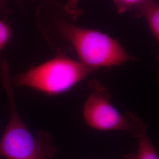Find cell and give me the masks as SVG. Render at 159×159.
<instances>
[{"instance_id":"1","label":"cell","mask_w":159,"mask_h":159,"mask_svg":"<svg viewBox=\"0 0 159 159\" xmlns=\"http://www.w3.org/2000/svg\"><path fill=\"white\" fill-rule=\"evenodd\" d=\"M0 75L10 107L8 123L0 139V158L7 159H49L54 157L57 148L50 134L40 131L33 135L24 125L18 113L8 64H0Z\"/></svg>"},{"instance_id":"2","label":"cell","mask_w":159,"mask_h":159,"mask_svg":"<svg viewBox=\"0 0 159 159\" xmlns=\"http://www.w3.org/2000/svg\"><path fill=\"white\" fill-rule=\"evenodd\" d=\"M58 29L73 47L80 62L95 70L100 67L117 66L134 60L120 44L107 34L60 22Z\"/></svg>"},{"instance_id":"3","label":"cell","mask_w":159,"mask_h":159,"mask_svg":"<svg viewBox=\"0 0 159 159\" xmlns=\"http://www.w3.org/2000/svg\"><path fill=\"white\" fill-rule=\"evenodd\" d=\"M95 71L80 62L58 55L30 68L12 80L16 87H27L48 96L63 94Z\"/></svg>"},{"instance_id":"4","label":"cell","mask_w":159,"mask_h":159,"mask_svg":"<svg viewBox=\"0 0 159 159\" xmlns=\"http://www.w3.org/2000/svg\"><path fill=\"white\" fill-rule=\"evenodd\" d=\"M91 93L83 107V117L86 124L98 130L127 131L138 137L144 126L133 114L123 116L110 102L108 90L98 81L89 83Z\"/></svg>"},{"instance_id":"5","label":"cell","mask_w":159,"mask_h":159,"mask_svg":"<svg viewBox=\"0 0 159 159\" xmlns=\"http://www.w3.org/2000/svg\"><path fill=\"white\" fill-rule=\"evenodd\" d=\"M138 13L144 17L154 36L159 43V4L153 0H145L136 7Z\"/></svg>"},{"instance_id":"6","label":"cell","mask_w":159,"mask_h":159,"mask_svg":"<svg viewBox=\"0 0 159 159\" xmlns=\"http://www.w3.org/2000/svg\"><path fill=\"white\" fill-rule=\"evenodd\" d=\"M139 138V146L135 159H159L150 140L148 137L145 126L143 127Z\"/></svg>"},{"instance_id":"7","label":"cell","mask_w":159,"mask_h":159,"mask_svg":"<svg viewBox=\"0 0 159 159\" xmlns=\"http://www.w3.org/2000/svg\"><path fill=\"white\" fill-rule=\"evenodd\" d=\"M116 10L119 14H123L131 8L141 4L145 0H113Z\"/></svg>"},{"instance_id":"8","label":"cell","mask_w":159,"mask_h":159,"mask_svg":"<svg viewBox=\"0 0 159 159\" xmlns=\"http://www.w3.org/2000/svg\"><path fill=\"white\" fill-rule=\"evenodd\" d=\"M11 31L9 27L0 20V52L7 45L10 40ZM0 61V64H1Z\"/></svg>"},{"instance_id":"9","label":"cell","mask_w":159,"mask_h":159,"mask_svg":"<svg viewBox=\"0 0 159 159\" xmlns=\"http://www.w3.org/2000/svg\"><path fill=\"white\" fill-rule=\"evenodd\" d=\"M80 0H67L64 7V10L69 16L74 19L77 18L81 11L77 8V4Z\"/></svg>"}]
</instances>
